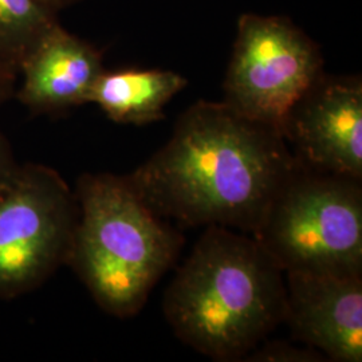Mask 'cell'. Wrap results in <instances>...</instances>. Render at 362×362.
Masks as SVG:
<instances>
[{
  "mask_svg": "<svg viewBox=\"0 0 362 362\" xmlns=\"http://www.w3.org/2000/svg\"><path fill=\"white\" fill-rule=\"evenodd\" d=\"M76 196L79 214L67 263L100 308L132 317L179 257L184 236L144 202L128 176L86 173Z\"/></svg>",
  "mask_w": 362,
  "mask_h": 362,
  "instance_id": "obj_3",
  "label": "cell"
},
{
  "mask_svg": "<svg viewBox=\"0 0 362 362\" xmlns=\"http://www.w3.org/2000/svg\"><path fill=\"white\" fill-rule=\"evenodd\" d=\"M282 134L305 167L361 181V77L324 71L287 113Z\"/></svg>",
  "mask_w": 362,
  "mask_h": 362,
  "instance_id": "obj_7",
  "label": "cell"
},
{
  "mask_svg": "<svg viewBox=\"0 0 362 362\" xmlns=\"http://www.w3.org/2000/svg\"><path fill=\"white\" fill-rule=\"evenodd\" d=\"M284 272L248 233L209 226L163 302L175 334L216 361H236L285 322Z\"/></svg>",
  "mask_w": 362,
  "mask_h": 362,
  "instance_id": "obj_2",
  "label": "cell"
},
{
  "mask_svg": "<svg viewBox=\"0 0 362 362\" xmlns=\"http://www.w3.org/2000/svg\"><path fill=\"white\" fill-rule=\"evenodd\" d=\"M46 1L52 6L54 10H57V11L59 13V11H62L64 8H66V7H69V6L74 4V3H77L79 0H46Z\"/></svg>",
  "mask_w": 362,
  "mask_h": 362,
  "instance_id": "obj_15",
  "label": "cell"
},
{
  "mask_svg": "<svg viewBox=\"0 0 362 362\" xmlns=\"http://www.w3.org/2000/svg\"><path fill=\"white\" fill-rule=\"evenodd\" d=\"M18 167L19 164L13 157L11 145L3 134H0V192L13 179Z\"/></svg>",
  "mask_w": 362,
  "mask_h": 362,
  "instance_id": "obj_13",
  "label": "cell"
},
{
  "mask_svg": "<svg viewBox=\"0 0 362 362\" xmlns=\"http://www.w3.org/2000/svg\"><path fill=\"white\" fill-rule=\"evenodd\" d=\"M251 236L284 272L362 275L361 181L299 163Z\"/></svg>",
  "mask_w": 362,
  "mask_h": 362,
  "instance_id": "obj_4",
  "label": "cell"
},
{
  "mask_svg": "<svg viewBox=\"0 0 362 362\" xmlns=\"http://www.w3.org/2000/svg\"><path fill=\"white\" fill-rule=\"evenodd\" d=\"M187 85V78L170 70H104L89 104L97 105L117 124L141 127L165 118V106Z\"/></svg>",
  "mask_w": 362,
  "mask_h": 362,
  "instance_id": "obj_10",
  "label": "cell"
},
{
  "mask_svg": "<svg viewBox=\"0 0 362 362\" xmlns=\"http://www.w3.org/2000/svg\"><path fill=\"white\" fill-rule=\"evenodd\" d=\"M18 69L0 58V109L13 95Z\"/></svg>",
  "mask_w": 362,
  "mask_h": 362,
  "instance_id": "obj_14",
  "label": "cell"
},
{
  "mask_svg": "<svg viewBox=\"0 0 362 362\" xmlns=\"http://www.w3.org/2000/svg\"><path fill=\"white\" fill-rule=\"evenodd\" d=\"M77 196L46 165H19L0 192V298L26 294L67 263Z\"/></svg>",
  "mask_w": 362,
  "mask_h": 362,
  "instance_id": "obj_5",
  "label": "cell"
},
{
  "mask_svg": "<svg viewBox=\"0 0 362 362\" xmlns=\"http://www.w3.org/2000/svg\"><path fill=\"white\" fill-rule=\"evenodd\" d=\"M46 0H0V58L19 69L40 39L59 23Z\"/></svg>",
  "mask_w": 362,
  "mask_h": 362,
  "instance_id": "obj_11",
  "label": "cell"
},
{
  "mask_svg": "<svg viewBox=\"0 0 362 362\" xmlns=\"http://www.w3.org/2000/svg\"><path fill=\"white\" fill-rule=\"evenodd\" d=\"M324 354L314 348H296L286 342L275 341L257 346L246 356L247 361L270 362H318L324 361Z\"/></svg>",
  "mask_w": 362,
  "mask_h": 362,
  "instance_id": "obj_12",
  "label": "cell"
},
{
  "mask_svg": "<svg viewBox=\"0 0 362 362\" xmlns=\"http://www.w3.org/2000/svg\"><path fill=\"white\" fill-rule=\"evenodd\" d=\"M286 274L285 322L329 360L361 362L362 275Z\"/></svg>",
  "mask_w": 362,
  "mask_h": 362,
  "instance_id": "obj_8",
  "label": "cell"
},
{
  "mask_svg": "<svg viewBox=\"0 0 362 362\" xmlns=\"http://www.w3.org/2000/svg\"><path fill=\"white\" fill-rule=\"evenodd\" d=\"M298 167L276 128L224 101H199L181 113L168 143L128 179L165 219L252 235Z\"/></svg>",
  "mask_w": 362,
  "mask_h": 362,
  "instance_id": "obj_1",
  "label": "cell"
},
{
  "mask_svg": "<svg viewBox=\"0 0 362 362\" xmlns=\"http://www.w3.org/2000/svg\"><path fill=\"white\" fill-rule=\"evenodd\" d=\"M103 52L61 23L39 40L18 69V98L34 113H58L90 103L103 74Z\"/></svg>",
  "mask_w": 362,
  "mask_h": 362,
  "instance_id": "obj_9",
  "label": "cell"
},
{
  "mask_svg": "<svg viewBox=\"0 0 362 362\" xmlns=\"http://www.w3.org/2000/svg\"><path fill=\"white\" fill-rule=\"evenodd\" d=\"M324 55L284 15L243 13L223 83L224 103L282 133L287 113L324 73Z\"/></svg>",
  "mask_w": 362,
  "mask_h": 362,
  "instance_id": "obj_6",
  "label": "cell"
}]
</instances>
